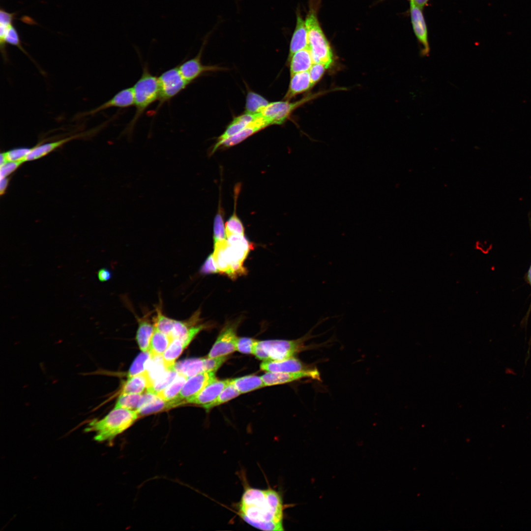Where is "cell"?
Masks as SVG:
<instances>
[{"label":"cell","mask_w":531,"mask_h":531,"mask_svg":"<svg viewBox=\"0 0 531 531\" xmlns=\"http://www.w3.org/2000/svg\"><path fill=\"white\" fill-rule=\"evenodd\" d=\"M237 509L240 518L255 528L266 531L284 530L283 498L274 489L245 487Z\"/></svg>","instance_id":"cell-1"},{"label":"cell","mask_w":531,"mask_h":531,"mask_svg":"<svg viewBox=\"0 0 531 531\" xmlns=\"http://www.w3.org/2000/svg\"><path fill=\"white\" fill-rule=\"evenodd\" d=\"M139 416L136 410L114 408L103 418L93 419L89 421L85 431L94 432L95 441L111 442L129 428Z\"/></svg>","instance_id":"cell-2"},{"label":"cell","mask_w":531,"mask_h":531,"mask_svg":"<svg viewBox=\"0 0 531 531\" xmlns=\"http://www.w3.org/2000/svg\"><path fill=\"white\" fill-rule=\"evenodd\" d=\"M226 238L227 242L219 250L218 261L226 275L235 279L247 272L243 263L252 245L244 236L230 235Z\"/></svg>","instance_id":"cell-3"},{"label":"cell","mask_w":531,"mask_h":531,"mask_svg":"<svg viewBox=\"0 0 531 531\" xmlns=\"http://www.w3.org/2000/svg\"><path fill=\"white\" fill-rule=\"evenodd\" d=\"M320 0H310L309 8L305 23L308 31V49L314 63H321L326 69L334 61L333 54L320 25L317 12Z\"/></svg>","instance_id":"cell-4"},{"label":"cell","mask_w":531,"mask_h":531,"mask_svg":"<svg viewBox=\"0 0 531 531\" xmlns=\"http://www.w3.org/2000/svg\"><path fill=\"white\" fill-rule=\"evenodd\" d=\"M132 88L136 111L134 117L124 130L125 133L129 135L132 134L136 123L145 111L159 98L158 78L150 72L147 64H145L143 66L141 76Z\"/></svg>","instance_id":"cell-5"},{"label":"cell","mask_w":531,"mask_h":531,"mask_svg":"<svg viewBox=\"0 0 531 531\" xmlns=\"http://www.w3.org/2000/svg\"><path fill=\"white\" fill-rule=\"evenodd\" d=\"M311 334L309 333L301 338L294 340H257L253 354L263 361L281 360L293 357L303 350L304 342Z\"/></svg>","instance_id":"cell-6"},{"label":"cell","mask_w":531,"mask_h":531,"mask_svg":"<svg viewBox=\"0 0 531 531\" xmlns=\"http://www.w3.org/2000/svg\"><path fill=\"white\" fill-rule=\"evenodd\" d=\"M335 89L338 90L339 88H337L309 94L300 100L294 102H290L288 100H286V101H277L269 103L259 113L270 125L281 124L284 122L293 111L299 107L316 98Z\"/></svg>","instance_id":"cell-7"},{"label":"cell","mask_w":531,"mask_h":531,"mask_svg":"<svg viewBox=\"0 0 531 531\" xmlns=\"http://www.w3.org/2000/svg\"><path fill=\"white\" fill-rule=\"evenodd\" d=\"M159 94L156 110L184 89L189 85L182 76L178 66L172 68L158 77Z\"/></svg>","instance_id":"cell-8"},{"label":"cell","mask_w":531,"mask_h":531,"mask_svg":"<svg viewBox=\"0 0 531 531\" xmlns=\"http://www.w3.org/2000/svg\"><path fill=\"white\" fill-rule=\"evenodd\" d=\"M241 318L229 322L223 327L211 349L208 357L226 356L236 351V332Z\"/></svg>","instance_id":"cell-9"},{"label":"cell","mask_w":531,"mask_h":531,"mask_svg":"<svg viewBox=\"0 0 531 531\" xmlns=\"http://www.w3.org/2000/svg\"><path fill=\"white\" fill-rule=\"evenodd\" d=\"M15 18L13 13L8 12H3L0 14V48L4 60H7L6 44L16 46L30 58L23 47L17 30L13 24Z\"/></svg>","instance_id":"cell-10"},{"label":"cell","mask_w":531,"mask_h":531,"mask_svg":"<svg viewBox=\"0 0 531 531\" xmlns=\"http://www.w3.org/2000/svg\"><path fill=\"white\" fill-rule=\"evenodd\" d=\"M215 378V372H204L187 379L177 397L172 400L175 406L188 403Z\"/></svg>","instance_id":"cell-11"},{"label":"cell","mask_w":531,"mask_h":531,"mask_svg":"<svg viewBox=\"0 0 531 531\" xmlns=\"http://www.w3.org/2000/svg\"><path fill=\"white\" fill-rule=\"evenodd\" d=\"M261 378L265 386L273 385L292 382L303 378L320 380V374L316 369L294 372H267Z\"/></svg>","instance_id":"cell-12"},{"label":"cell","mask_w":531,"mask_h":531,"mask_svg":"<svg viewBox=\"0 0 531 531\" xmlns=\"http://www.w3.org/2000/svg\"><path fill=\"white\" fill-rule=\"evenodd\" d=\"M421 8L410 1V16L413 32L421 45V55L428 56L430 46L428 42V31Z\"/></svg>","instance_id":"cell-13"},{"label":"cell","mask_w":531,"mask_h":531,"mask_svg":"<svg viewBox=\"0 0 531 531\" xmlns=\"http://www.w3.org/2000/svg\"><path fill=\"white\" fill-rule=\"evenodd\" d=\"M205 43L195 57L183 62L178 66L182 76L189 83H191L204 73L224 69L218 66L206 65L202 64L201 57Z\"/></svg>","instance_id":"cell-14"},{"label":"cell","mask_w":531,"mask_h":531,"mask_svg":"<svg viewBox=\"0 0 531 531\" xmlns=\"http://www.w3.org/2000/svg\"><path fill=\"white\" fill-rule=\"evenodd\" d=\"M134 93L133 88H128L123 89L117 93L112 98L90 111L84 112L80 115L81 117L96 114L108 108L116 107L127 108L134 105Z\"/></svg>","instance_id":"cell-15"},{"label":"cell","mask_w":531,"mask_h":531,"mask_svg":"<svg viewBox=\"0 0 531 531\" xmlns=\"http://www.w3.org/2000/svg\"><path fill=\"white\" fill-rule=\"evenodd\" d=\"M230 380H219L216 378L209 382L188 403L200 405L203 408L212 402L229 383Z\"/></svg>","instance_id":"cell-16"},{"label":"cell","mask_w":531,"mask_h":531,"mask_svg":"<svg viewBox=\"0 0 531 531\" xmlns=\"http://www.w3.org/2000/svg\"><path fill=\"white\" fill-rule=\"evenodd\" d=\"M260 368L267 372H294L311 368L295 357L281 360L264 361Z\"/></svg>","instance_id":"cell-17"},{"label":"cell","mask_w":531,"mask_h":531,"mask_svg":"<svg viewBox=\"0 0 531 531\" xmlns=\"http://www.w3.org/2000/svg\"><path fill=\"white\" fill-rule=\"evenodd\" d=\"M258 116L259 113L255 114L245 113L235 118L228 126L224 132L218 138L217 142L212 148V153L214 152L220 148L224 141L238 133Z\"/></svg>","instance_id":"cell-18"},{"label":"cell","mask_w":531,"mask_h":531,"mask_svg":"<svg viewBox=\"0 0 531 531\" xmlns=\"http://www.w3.org/2000/svg\"><path fill=\"white\" fill-rule=\"evenodd\" d=\"M305 49H308V31L305 21L298 11L295 30L290 42L289 59L295 53Z\"/></svg>","instance_id":"cell-19"},{"label":"cell","mask_w":531,"mask_h":531,"mask_svg":"<svg viewBox=\"0 0 531 531\" xmlns=\"http://www.w3.org/2000/svg\"><path fill=\"white\" fill-rule=\"evenodd\" d=\"M270 125L259 113V116L236 134L224 141L220 147L229 148L236 145L251 135Z\"/></svg>","instance_id":"cell-20"},{"label":"cell","mask_w":531,"mask_h":531,"mask_svg":"<svg viewBox=\"0 0 531 531\" xmlns=\"http://www.w3.org/2000/svg\"><path fill=\"white\" fill-rule=\"evenodd\" d=\"M152 381L147 370L128 378L124 384L121 394H142L150 387Z\"/></svg>","instance_id":"cell-21"},{"label":"cell","mask_w":531,"mask_h":531,"mask_svg":"<svg viewBox=\"0 0 531 531\" xmlns=\"http://www.w3.org/2000/svg\"><path fill=\"white\" fill-rule=\"evenodd\" d=\"M291 76L289 87L284 97L286 100L309 90L313 86L309 71L296 73Z\"/></svg>","instance_id":"cell-22"},{"label":"cell","mask_w":531,"mask_h":531,"mask_svg":"<svg viewBox=\"0 0 531 531\" xmlns=\"http://www.w3.org/2000/svg\"><path fill=\"white\" fill-rule=\"evenodd\" d=\"M138 328L136 339L140 349L142 352L148 351L152 336L155 329L154 325L149 321L147 316L138 317Z\"/></svg>","instance_id":"cell-23"},{"label":"cell","mask_w":531,"mask_h":531,"mask_svg":"<svg viewBox=\"0 0 531 531\" xmlns=\"http://www.w3.org/2000/svg\"><path fill=\"white\" fill-rule=\"evenodd\" d=\"M174 369L178 374L187 379L205 372L204 358H189L180 361L174 365Z\"/></svg>","instance_id":"cell-24"},{"label":"cell","mask_w":531,"mask_h":531,"mask_svg":"<svg viewBox=\"0 0 531 531\" xmlns=\"http://www.w3.org/2000/svg\"><path fill=\"white\" fill-rule=\"evenodd\" d=\"M290 59L291 75L298 72L308 71L314 63L309 49L295 53Z\"/></svg>","instance_id":"cell-25"},{"label":"cell","mask_w":531,"mask_h":531,"mask_svg":"<svg viewBox=\"0 0 531 531\" xmlns=\"http://www.w3.org/2000/svg\"><path fill=\"white\" fill-rule=\"evenodd\" d=\"M80 136H81L80 134L75 135L58 141L36 146L30 148V152L26 157L25 161H32L44 156L66 142Z\"/></svg>","instance_id":"cell-26"},{"label":"cell","mask_w":531,"mask_h":531,"mask_svg":"<svg viewBox=\"0 0 531 531\" xmlns=\"http://www.w3.org/2000/svg\"><path fill=\"white\" fill-rule=\"evenodd\" d=\"M187 346L186 344L181 339H172L168 347L162 355L164 365L167 369L174 368L176 360Z\"/></svg>","instance_id":"cell-27"},{"label":"cell","mask_w":531,"mask_h":531,"mask_svg":"<svg viewBox=\"0 0 531 531\" xmlns=\"http://www.w3.org/2000/svg\"><path fill=\"white\" fill-rule=\"evenodd\" d=\"M230 382L240 393H245L265 386L261 377L255 375L230 379Z\"/></svg>","instance_id":"cell-28"},{"label":"cell","mask_w":531,"mask_h":531,"mask_svg":"<svg viewBox=\"0 0 531 531\" xmlns=\"http://www.w3.org/2000/svg\"><path fill=\"white\" fill-rule=\"evenodd\" d=\"M172 339L168 335L155 328L148 351L151 358L162 355Z\"/></svg>","instance_id":"cell-29"},{"label":"cell","mask_w":531,"mask_h":531,"mask_svg":"<svg viewBox=\"0 0 531 531\" xmlns=\"http://www.w3.org/2000/svg\"><path fill=\"white\" fill-rule=\"evenodd\" d=\"M187 379V378L183 375L178 374L173 382L159 392L157 395L165 401L175 400L177 397Z\"/></svg>","instance_id":"cell-30"},{"label":"cell","mask_w":531,"mask_h":531,"mask_svg":"<svg viewBox=\"0 0 531 531\" xmlns=\"http://www.w3.org/2000/svg\"><path fill=\"white\" fill-rule=\"evenodd\" d=\"M268 104V101L262 95L249 91L246 97L245 113L255 114L261 113Z\"/></svg>","instance_id":"cell-31"},{"label":"cell","mask_w":531,"mask_h":531,"mask_svg":"<svg viewBox=\"0 0 531 531\" xmlns=\"http://www.w3.org/2000/svg\"><path fill=\"white\" fill-rule=\"evenodd\" d=\"M174 368L167 370L162 374L154 380L151 386L147 391L157 394L171 384L178 375Z\"/></svg>","instance_id":"cell-32"},{"label":"cell","mask_w":531,"mask_h":531,"mask_svg":"<svg viewBox=\"0 0 531 531\" xmlns=\"http://www.w3.org/2000/svg\"><path fill=\"white\" fill-rule=\"evenodd\" d=\"M241 393L230 382L223 389L217 398L211 403L204 408L208 411L211 408L225 403L239 396Z\"/></svg>","instance_id":"cell-33"},{"label":"cell","mask_w":531,"mask_h":531,"mask_svg":"<svg viewBox=\"0 0 531 531\" xmlns=\"http://www.w3.org/2000/svg\"><path fill=\"white\" fill-rule=\"evenodd\" d=\"M156 315L153 318V325L155 328L170 336L175 323V320L167 317L164 315L160 308L156 309Z\"/></svg>","instance_id":"cell-34"},{"label":"cell","mask_w":531,"mask_h":531,"mask_svg":"<svg viewBox=\"0 0 531 531\" xmlns=\"http://www.w3.org/2000/svg\"><path fill=\"white\" fill-rule=\"evenodd\" d=\"M141 397L142 394H120L115 408L136 410L138 408Z\"/></svg>","instance_id":"cell-35"},{"label":"cell","mask_w":531,"mask_h":531,"mask_svg":"<svg viewBox=\"0 0 531 531\" xmlns=\"http://www.w3.org/2000/svg\"><path fill=\"white\" fill-rule=\"evenodd\" d=\"M171 408V406L169 401H165L157 396L154 400L136 411L139 416H140Z\"/></svg>","instance_id":"cell-36"},{"label":"cell","mask_w":531,"mask_h":531,"mask_svg":"<svg viewBox=\"0 0 531 531\" xmlns=\"http://www.w3.org/2000/svg\"><path fill=\"white\" fill-rule=\"evenodd\" d=\"M150 359L151 357L148 351L141 353L132 364L127 374L128 378L145 371L146 370V366Z\"/></svg>","instance_id":"cell-37"},{"label":"cell","mask_w":531,"mask_h":531,"mask_svg":"<svg viewBox=\"0 0 531 531\" xmlns=\"http://www.w3.org/2000/svg\"><path fill=\"white\" fill-rule=\"evenodd\" d=\"M226 239V231L223 219V211L222 208H219L216 214L213 225L214 243Z\"/></svg>","instance_id":"cell-38"},{"label":"cell","mask_w":531,"mask_h":531,"mask_svg":"<svg viewBox=\"0 0 531 531\" xmlns=\"http://www.w3.org/2000/svg\"><path fill=\"white\" fill-rule=\"evenodd\" d=\"M225 231L226 236L230 235L244 236V228L242 223L235 211L226 222Z\"/></svg>","instance_id":"cell-39"},{"label":"cell","mask_w":531,"mask_h":531,"mask_svg":"<svg viewBox=\"0 0 531 531\" xmlns=\"http://www.w3.org/2000/svg\"><path fill=\"white\" fill-rule=\"evenodd\" d=\"M30 150V148H22L13 149L1 154L3 156L6 162L8 161L25 162V159Z\"/></svg>","instance_id":"cell-40"},{"label":"cell","mask_w":531,"mask_h":531,"mask_svg":"<svg viewBox=\"0 0 531 531\" xmlns=\"http://www.w3.org/2000/svg\"><path fill=\"white\" fill-rule=\"evenodd\" d=\"M257 340L250 338H237L236 342V351L242 354H253L254 344Z\"/></svg>","instance_id":"cell-41"},{"label":"cell","mask_w":531,"mask_h":531,"mask_svg":"<svg viewBox=\"0 0 531 531\" xmlns=\"http://www.w3.org/2000/svg\"><path fill=\"white\" fill-rule=\"evenodd\" d=\"M226 356L204 358L205 372H215L227 360Z\"/></svg>","instance_id":"cell-42"},{"label":"cell","mask_w":531,"mask_h":531,"mask_svg":"<svg viewBox=\"0 0 531 531\" xmlns=\"http://www.w3.org/2000/svg\"><path fill=\"white\" fill-rule=\"evenodd\" d=\"M326 69L325 66L321 63L313 64L308 71L313 86L321 79Z\"/></svg>","instance_id":"cell-43"},{"label":"cell","mask_w":531,"mask_h":531,"mask_svg":"<svg viewBox=\"0 0 531 531\" xmlns=\"http://www.w3.org/2000/svg\"><path fill=\"white\" fill-rule=\"evenodd\" d=\"M200 272L203 274L219 272L212 253L208 256L204 264L200 268Z\"/></svg>","instance_id":"cell-44"},{"label":"cell","mask_w":531,"mask_h":531,"mask_svg":"<svg viewBox=\"0 0 531 531\" xmlns=\"http://www.w3.org/2000/svg\"><path fill=\"white\" fill-rule=\"evenodd\" d=\"M23 163L21 161H8L0 165V178L7 177Z\"/></svg>","instance_id":"cell-45"},{"label":"cell","mask_w":531,"mask_h":531,"mask_svg":"<svg viewBox=\"0 0 531 531\" xmlns=\"http://www.w3.org/2000/svg\"><path fill=\"white\" fill-rule=\"evenodd\" d=\"M97 276L101 282H105L110 280L112 276V273L110 270L106 268H102L98 271Z\"/></svg>","instance_id":"cell-46"},{"label":"cell","mask_w":531,"mask_h":531,"mask_svg":"<svg viewBox=\"0 0 531 531\" xmlns=\"http://www.w3.org/2000/svg\"><path fill=\"white\" fill-rule=\"evenodd\" d=\"M8 181L7 177L0 178V190L1 194H2L6 189L8 185Z\"/></svg>","instance_id":"cell-47"},{"label":"cell","mask_w":531,"mask_h":531,"mask_svg":"<svg viewBox=\"0 0 531 531\" xmlns=\"http://www.w3.org/2000/svg\"><path fill=\"white\" fill-rule=\"evenodd\" d=\"M428 1L429 0H411L410 1L422 9L427 4Z\"/></svg>","instance_id":"cell-48"},{"label":"cell","mask_w":531,"mask_h":531,"mask_svg":"<svg viewBox=\"0 0 531 531\" xmlns=\"http://www.w3.org/2000/svg\"><path fill=\"white\" fill-rule=\"evenodd\" d=\"M527 278L529 283L531 286V265L528 272Z\"/></svg>","instance_id":"cell-49"},{"label":"cell","mask_w":531,"mask_h":531,"mask_svg":"<svg viewBox=\"0 0 531 531\" xmlns=\"http://www.w3.org/2000/svg\"><path fill=\"white\" fill-rule=\"evenodd\" d=\"M410 0V1H411V0Z\"/></svg>","instance_id":"cell-50"}]
</instances>
